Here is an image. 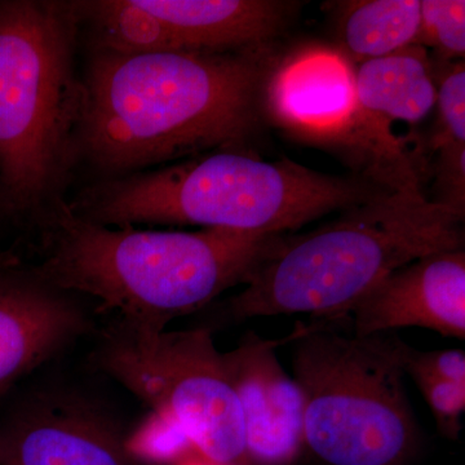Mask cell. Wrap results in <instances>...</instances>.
Returning <instances> with one entry per match:
<instances>
[{"label": "cell", "mask_w": 465, "mask_h": 465, "mask_svg": "<svg viewBox=\"0 0 465 465\" xmlns=\"http://www.w3.org/2000/svg\"><path fill=\"white\" fill-rule=\"evenodd\" d=\"M400 353L403 369L412 367L442 381L465 385V353L460 349L424 351L401 341Z\"/></svg>", "instance_id": "obj_19"}, {"label": "cell", "mask_w": 465, "mask_h": 465, "mask_svg": "<svg viewBox=\"0 0 465 465\" xmlns=\"http://www.w3.org/2000/svg\"><path fill=\"white\" fill-rule=\"evenodd\" d=\"M356 180L295 162H269L240 148L182 163L108 177L84 189L70 210L104 226L200 225L282 235L335 210L374 197Z\"/></svg>", "instance_id": "obj_4"}, {"label": "cell", "mask_w": 465, "mask_h": 465, "mask_svg": "<svg viewBox=\"0 0 465 465\" xmlns=\"http://www.w3.org/2000/svg\"><path fill=\"white\" fill-rule=\"evenodd\" d=\"M73 293L23 264L0 274V401L94 329Z\"/></svg>", "instance_id": "obj_9"}, {"label": "cell", "mask_w": 465, "mask_h": 465, "mask_svg": "<svg viewBox=\"0 0 465 465\" xmlns=\"http://www.w3.org/2000/svg\"><path fill=\"white\" fill-rule=\"evenodd\" d=\"M124 423L90 391L26 379L0 401V465H136Z\"/></svg>", "instance_id": "obj_8"}, {"label": "cell", "mask_w": 465, "mask_h": 465, "mask_svg": "<svg viewBox=\"0 0 465 465\" xmlns=\"http://www.w3.org/2000/svg\"><path fill=\"white\" fill-rule=\"evenodd\" d=\"M266 47L201 54L92 51L82 78L76 154L109 177L241 148L255 133L268 76Z\"/></svg>", "instance_id": "obj_1"}, {"label": "cell", "mask_w": 465, "mask_h": 465, "mask_svg": "<svg viewBox=\"0 0 465 465\" xmlns=\"http://www.w3.org/2000/svg\"><path fill=\"white\" fill-rule=\"evenodd\" d=\"M266 108L291 133L322 142L344 140L357 115L354 67L329 47H309L273 67Z\"/></svg>", "instance_id": "obj_12"}, {"label": "cell", "mask_w": 465, "mask_h": 465, "mask_svg": "<svg viewBox=\"0 0 465 465\" xmlns=\"http://www.w3.org/2000/svg\"><path fill=\"white\" fill-rule=\"evenodd\" d=\"M436 104L440 110L439 148L465 145V69L464 63L450 67L437 84Z\"/></svg>", "instance_id": "obj_18"}, {"label": "cell", "mask_w": 465, "mask_h": 465, "mask_svg": "<svg viewBox=\"0 0 465 465\" xmlns=\"http://www.w3.org/2000/svg\"><path fill=\"white\" fill-rule=\"evenodd\" d=\"M78 2L0 0V186L9 215L42 213L76 154Z\"/></svg>", "instance_id": "obj_5"}, {"label": "cell", "mask_w": 465, "mask_h": 465, "mask_svg": "<svg viewBox=\"0 0 465 465\" xmlns=\"http://www.w3.org/2000/svg\"><path fill=\"white\" fill-rule=\"evenodd\" d=\"M90 362L220 465L247 460L243 418L210 327L168 331L116 320Z\"/></svg>", "instance_id": "obj_7"}, {"label": "cell", "mask_w": 465, "mask_h": 465, "mask_svg": "<svg viewBox=\"0 0 465 465\" xmlns=\"http://www.w3.org/2000/svg\"><path fill=\"white\" fill-rule=\"evenodd\" d=\"M292 378L304 397V443L330 465H407L419 428L405 388L401 339L358 336L345 318L296 327Z\"/></svg>", "instance_id": "obj_6"}, {"label": "cell", "mask_w": 465, "mask_h": 465, "mask_svg": "<svg viewBox=\"0 0 465 465\" xmlns=\"http://www.w3.org/2000/svg\"><path fill=\"white\" fill-rule=\"evenodd\" d=\"M9 215L7 203H5V194H3L2 186H0V222Z\"/></svg>", "instance_id": "obj_21"}, {"label": "cell", "mask_w": 465, "mask_h": 465, "mask_svg": "<svg viewBox=\"0 0 465 465\" xmlns=\"http://www.w3.org/2000/svg\"><path fill=\"white\" fill-rule=\"evenodd\" d=\"M282 341L249 332L223 353L240 401L247 460L258 465H289L304 445V397L275 353Z\"/></svg>", "instance_id": "obj_11"}, {"label": "cell", "mask_w": 465, "mask_h": 465, "mask_svg": "<svg viewBox=\"0 0 465 465\" xmlns=\"http://www.w3.org/2000/svg\"><path fill=\"white\" fill-rule=\"evenodd\" d=\"M430 406L437 430L446 439L457 440L461 432V416L465 411V385L454 384L412 367L403 369Z\"/></svg>", "instance_id": "obj_17"}, {"label": "cell", "mask_w": 465, "mask_h": 465, "mask_svg": "<svg viewBox=\"0 0 465 465\" xmlns=\"http://www.w3.org/2000/svg\"><path fill=\"white\" fill-rule=\"evenodd\" d=\"M344 318L358 336L420 327L464 341V250L432 253L401 266L358 300Z\"/></svg>", "instance_id": "obj_10"}, {"label": "cell", "mask_w": 465, "mask_h": 465, "mask_svg": "<svg viewBox=\"0 0 465 465\" xmlns=\"http://www.w3.org/2000/svg\"><path fill=\"white\" fill-rule=\"evenodd\" d=\"M47 213L41 260L30 271L54 289L99 300L122 322L158 331L243 284L280 237L104 226L60 200Z\"/></svg>", "instance_id": "obj_2"}, {"label": "cell", "mask_w": 465, "mask_h": 465, "mask_svg": "<svg viewBox=\"0 0 465 465\" xmlns=\"http://www.w3.org/2000/svg\"><path fill=\"white\" fill-rule=\"evenodd\" d=\"M20 264V260H18L14 253L0 250V274Z\"/></svg>", "instance_id": "obj_20"}, {"label": "cell", "mask_w": 465, "mask_h": 465, "mask_svg": "<svg viewBox=\"0 0 465 465\" xmlns=\"http://www.w3.org/2000/svg\"><path fill=\"white\" fill-rule=\"evenodd\" d=\"M434 78L427 51L419 45L358 64L356 121L384 130L391 122L419 124L436 105Z\"/></svg>", "instance_id": "obj_14"}, {"label": "cell", "mask_w": 465, "mask_h": 465, "mask_svg": "<svg viewBox=\"0 0 465 465\" xmlns=\"http://www.w3.org/2000/svg\"><path fill=\"white\" fill-rule=\"evenodd\" d=\"M421 0H363L345 3L341 41L356 64L418 45Z\"/></svg>", "instance_id": "obj_15"}, {"label": "cell", "mask_w": 465, "mask_h": 465, "mask_svg": "<svg viewBox=\"0 0 465 465\" xmlns=\"http://www.w3.org/2000/svg\"><path fill=\"white\" fill-rule=\"evenodd\" d=\"M186 465H220L216 463H213V461L207 460V459H204L202 457V461H197V463H189Z\"/></svg>", "instance_id": "obj_22"}, {"label": "cell", "mask_w": 465, "mask_h": 465, "mask_svg": "<svg viewBox=\"0 0 465 465\" xmlns=\"http://www.w3.org/2000/svg\"><path fill=\"white\" fill-rule=\"evenodd\" d=\"M152 16L158 54H224L268 47L290 16L274 0H139Z\"/></svg>", "instance_id": "obj_13"}, {"label": "cell", "mask_w": 465, "mask_h": 465, "mask_svg": "<svg viewBox=\"0 0 465 465\" xmlns=\"http://www.w3.org/2000/svg\"><path fill=\"white\" fill-rule=\"evenodd\" d=\"M463 220L419 186L378 193L316 231L275 238L244 289L225 302V316L238 322L296 313L344 318L401 266L463 249Z\"/></svg>", "instance_id": "obj_3"}, {"label": "cell", "mask_w": 465, "mask_h": 465, "mask_svg": "<svg viewBox=\"0 0 465 465\" xmlns=\"http://www.w3.org/2000/svg\"><path fill=\"white\" fill-rule=\"evenodd\" d=\"M418 45L432 47L446 63L465 54L464 0H423Z\"/></svg>", "instance_id": "obj_16"}]
</instances>
